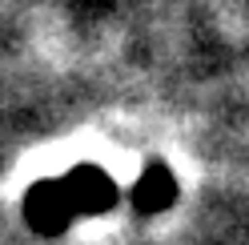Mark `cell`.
I'll list each match as a JSON object with an SVG mask.
<instances>
[{
    "label": "cell",
    "mask_w": 249,
    "mask_h": 245,
    "mask_svg": "<svg viewBox=\"0 0 249 245\" xmlns=\"http://www.w3.org/2000/svg\"><path fill=\"white\" fill-rule=\"evenodd\" d=\"M24 217H28V225H33L36 233H65V229L76 221V213L69 205L65 189H60V181L53 177V181H40V185L28 189Z\"/></svg>",
    "instance_id": "7a4b0ae2"
},
{
    "label": "cell",
    "mask_w": 249,
    "mask_h": 245,
    "mask_svg": "<svg viewBox=\"0 0 249 245\" xmlns=\"http://www.w3.org/2000/svg\"><path fill=\"white\" fill-rule=\"evenodd\" d=\"M60 189H65L69 197V205L76 217H92V213H105L108 205L117 201V185H113V177H108L105 169H97V165H76L72 173L60 177Z\"/></svg>",
    "instance_id": "6da1fadb"
},
{
    "label": "cell",
    "mask_w": 249,
    "mask_h": 245,
    "mask_svg": "<svg viewBox=\"0 0 249 245\" xmlns=\"http://www.w3.org/2000/svg\"><path fill=\"white\" fill-rule=\"evenodd\" d=\"M173 193H177V185H173V173H169L165 165H149V169L133 181V205L141 213L165 209L169 201H173Z\"/></svg>",
    "instance_id": "3957f363"
}]
</instances>
